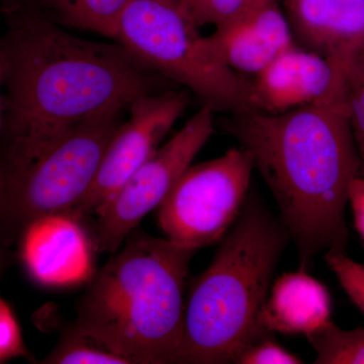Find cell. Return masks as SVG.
<instances>
[{
  "label": "cell",
  "mask_w": 364,
  "mask_h": 364,
  "mask_svg": "<svg viewBox=\"0 0 364 364\" xmlns=\"http://www.w3.org/2000/svg\"><path fill=\"white\" fill-rule=\"evenodd\" d=\"M0 168L47 149L76 124L154 91L152 71L114 42L76 37L33 0H4Z\"/></svg>",
  "instance_id": "1"
},
{
  "label": "cell",
  "mask_w": 364,
  "mask_h": 364,
  "mask_svg": "<svg viewBox=\"0 0 364 364\" xmlns=\"http://www.w3.org/2000/svg\"><path fill=\"white\" fill-rule=\"evenodd\" d=\"M226 131L252 157L308 272L320 253L346 250L345 210L360 161L343 102L282 114L232 112Z\"/></svg>",
  "instance_id": "2"
},
{
  "label": "cell",
  "mask_w": 364,
  "mask_h": 364,
  "mask_svg": "<svg viewBox=\"0 0 364 364\" xmlns=\"http://www.w3.org/2000/svg\"><path fill=\"white\" fill-rule=\"evenodd\" d=\"M291 240L282 219L249 191L210 267L191 287L183 337L170 363H234L270 335L263 313L275 269Z\"/></svg>",
  "instance_id": "3"
},
{
  "label": "cell",
  "mask_w": 364,
  "mask_h": 364,
  "mask_svg": "<svg viewBox=\"0 0 364 364\" xmlns=\"http://www.w3.org/2000/svg\"><path fill=\"white\" fill-rule=\"evenodd\" d=\"M196 251L132 232L88 282L74 325L133 364L170 363L183 337L184 289Z\"/></svg>",
  "instance_id": "4"
},
{
  "label": "cell",
  "mask_w": 364,
  "mask_h": 364,
  "mask_svg": "<svg viewBox=\"0 0 364 364\" xmlns=\"http://www.w3.org/2000/svg\"><path fill=\"white\" fill-rule=\"evenodd\" d=\"M128 109L105 112L21 164L0 168V244L18 243L31 223L67 214L90 191L112 136Z\"/></svg>",
  "instance_id": "5"
},
{
  "label": "cell",
  "mask_w": 364,
  "mask_h": 364,
  "mask_svg": "<svg viewBox=\"0 0 364 364\" xmlns=\"http://www.w3.org/2000/svg\"><path fill=\"white\" fill-rule=\"evenodd\" d=\"M198 28L186 0H129L114 42L153 73L184 86L215 112L240 111L245 76L198 58Z\"/></svg>",
  "instance_id": "6"
},
{
  "label": "cell",
  "mask_w": 364,
  "mask_h": 364,
  "mask_svg": "<svg viewBox=\"0 0 364 364\" xmlns=\"http://www.w3.org/2000/svg\"><path fill=\"white\" fill-rule=\"evenodd\" d=\"M253 170L250 153L241 147L191 164L158 207L166 238L196 250L221 241L240 214Z\"/></svg>",
  "instance_id": "7"
},
{
  "label": "cell",
  "mask_w": 364,
  "mask_h": 364,
  "mask_svg": "<svg viewBox=\"0 0 364 364\" xmlns=\"http://www.w3.org/2000/svg\"><path fill=\"white\" fill-rule=\"evenodd\" d=\"M214 130L215 112L203 105L132 174L97 217L83 224L98 252L119 250L144 218L161 205Z\"/></svg>",
  "instance_id": "8"
},
{
  "label": "cell",
  "mask_w": 364,
  "mask_h": 364,
  "mask_svg": "<svg viewBox=\"0 0 364 364\" xmlns=\"http://www.w3.org/2000/svg\"><path fill=\"white\" fill-rule=\"evenodd\" d=\"M189 91H153L136 98L129 117L112 136L97 176L85 198L67 214L82 224L97 217L122 186L158 149L188 109Z\"/></svg>",
  "instance_id": "9"
},
{
  "label": "cell",
  "mask_w": 364,
  "mask_h": 364,
  "mask_svg": "<svg viewBox=\"0 0 364 364\" xmlns=\"http://www.w3.org/2000/svg\"><path fill=\"white\" fill-rule=\"evenodd\" d=\"M326 102H344L341 69L336 62L294 45L259 73L245 76L240 111L277 114Z\"/></svg>",
  "instance_id": "10"
},
{
  "label": "cell",
  "mask_w": 364,
  "mask_h": 364,
  "mask_svg": "<svg viewBox=\"0 0 364 364\" xmlns=\"http://www.w3.org/2000/svg\"><path fill=\"white\" fill-rule=\"evenodd\" d=\"M294 43L286 13L279 0H272L215 26L210 35L200 36L196 53L203 63L250 77L267 68Z\"/></svg>",
  "instance_id": "11"
},
{
  "label": "cell",
  "mask_w": 364,
  "mask_h": 364,
  "mask_svg": "<svg viewBox=\"0 0 364 364\" xmlns=\"http://www.w3.org/2000/svg\"><path fill=\"white\" fill-rule=\"evenodd\" d=\"M18 243L26 272L41 286L76 287L95 275L97 249L85 225L70 215L35 220Z\"/></svg>",
  "instance_id": "12"
},
{
  "label": "cell",
  "mask_w": 364,
  "mask_h": 364,
  "mask_svg": "<svg viewBox=\"0 0 364 364\" xmlns=\"http://www.w3.org/2000/svg\"><path fill=\"white\" fill-rule=\"evenodd\" d=\"M294 41L330 60L364 42V0H284Z\"/></svg>",
  "instance_id": "13"
},
{
  "label": "cell",
  "mask_w": 364,
  "mask_h": 364,
  "mask_svg": "<svg viewBox=\"0 0 364 364\" xmlns=\"http://www.w3.org/2000/svg\"><path fill=\"white\" fill-rule=\"evenodd\" d=\"M331 298L305 270L284 273L273 282L263 313L269 332L311 334L331 322Z\"/></svg>",
  "instance_id": "14"
},
{
  "label": "cell",
  "mask_w": 364,
  "mask_h": 364,
  "mask_svg": "<svg viewBox=\"0 0 364 364\" xmlns=\"http://www.w3.org/2000/svg\"><path fill=\"white\" fill-rule=\"evenodd\" d=\"M54 23L97 33L114 41L117 21L129 0H33Z\"/></svg>",
  "instance_id": "15"
},
{
  "label": "cell",
  "mask_w": 364,
  "mask_h": 364,
  "mask_svg": "<svg viewBox=\"0 0 364 364\" xmlns=\"http://www.w3.org/2000/svg\"><path fill=\"white\" fill-rule=\"evenodd\" d=\"M333 61L341 69L344 102L360 161L359 176L364 177V42L345 58Z\"/></svg>",
  "instance_id": "16"
},
{
  "label": "cell",
  "mask_w": 364,
  "mask_h": 364,
  "mask_svg": "<svg viewBox=\"0 0 364 364\" xmlns=\"http://www.w3.org/2000/svg\"><path fill=\"white\" fill-rule=\"evenodd\" d=\"M316 364H364V328L344 330L329 322L306 335Z\"/></svg>",
  "instance_id": "17"
},
{
  "label": "cell",
  "mask_w": 364,
  "mask_h": 364,
  "mask_svg": "<svg viewBox=\"0 0 364 364\" xmlns=\"http://www.w3.org/2000/svg\"><path fill=\"white\" fill-rule=\"evenodd\" d=\"M48 364H133L119 355L98 340L79 330L69 328L58 344L42 361Z\"/></svg>",
  "instance_id": "18"
},
{
  "label": "cell",
  "mask_w": 364,
  "mask_h": 364,
  "mask_svg": "<svg viewBox=\"0 0 364 364\" xmlns=\"http://www.w3.org/2000/svg\"><path fill=\"white\" fill-rule=\"evenodd\" d=\"M272 0H186L198 28L215 26L257 9Z\"/></svg>",
  "instance_id": "19"
},
{
  "label": "cell",
  "mask_w": 364,
  "mask_h": 364,
  "mask_svg": "<svg viewBox=\"0 0 364 364\" xmlns=\"http://www.w3.org/2000/svg\"><path fill=\"white\" fill-rule=\"evenodd\" d=\"M324 260L347 296L364 313V265L337 249L326 251Z\"/></svg>",
  "instance_id": "20"
},
{
  "label": "cell",
  "mask_w": 364,
  "mask_h": 364,
  "mask_svg": "<svg viewBox=\"0 0 364 364\" xmlns=\"http://www.w3.org/2000/svg\"><path fill=\"white\" fill-rule=\"evenodd\" d=\"M28 356L23 332L13 309L0 296V363Z\"/></svg>",
  "instance_id": "21"
},
{
  "label": "cell",
  "mask_w": 364,
  "mask_h": 364,
  "mask_svg": "<svg viewBox=\"0 0 364 364\" xmlns=\"http://www.w3.org/2000/svg\"><path fill=\"white\" fill-rule=\"evenodd\" d=\"M270 335L242 352L237 364H299L304 361L270 338Z\"/></svg>",
  "instance_id": "22"
},
{
  "label": "cell",
  "mask_w": 364,
  "mask_h": 364,
  "mask_svg": "<svg viewBox=\"0 0 364 364\" xmlns=\"http://www.w3.org/2000/svg\"><path fill=\"white\" fill-rule=\"evenodd\" d=\"M348 205L353 213L354 226L364 240V177L356 176L352 181Z\"/></svg>",
  "instance_id": "23"
},
{
  "label": "cell",
  "mask_w": 364,
  "mask_h": 364,
  "mask_svg": "<svg viewBox=\"0 0 364 364\" xmlns=\"http://www.w3.org/2000/svg\"><path fill=\"white\" fill-rule=\"evenodd\" d=\"M13 253L6 246L0 244V279L4 273L6 272L11 263L13 262Z\"/></svg>",
  "instance_id": "24"
},
{
  "label": "cell",
  "mask_w": 364,
  "mask_h": 364,
  "mask_svg": "<svg viewBox=\"0 0 364 364\" xmlns=\"http://www.w3.org/2000/svg\"><path fill=\"white\" fill-rule=\"evenodd\" d=\"M4 50L0 41V134L2 128V114H4Z\"/></svg>",
  "instance_id": "25"
},
{
  "label": "cell",
  "mask_w": 364,
  "mask_h": 364,
  "mask_svg": "<svg viewBox=\"0 0 364 364\" xmlns=\"http://www.w3.org/2000/svg\"><path fill=\"white\" fill-rule=\"evenodd\" d=\"M4 0H0V6H1L2 2H4Z\"/></svg>",
  "instance_id": "26"
}]
</instances>
